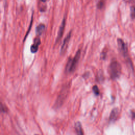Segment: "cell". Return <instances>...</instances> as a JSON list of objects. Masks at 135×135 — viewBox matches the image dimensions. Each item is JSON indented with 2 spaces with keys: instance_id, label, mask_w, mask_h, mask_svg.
<instances>
[{
  "instance_id": "6da1fadb",
  "label": "cell",
  "mask_w": 135,
  "mask_h": 135,
  "mask_svg": "<svg viewBox=\"0 0 135 135\" xmlns=\"http://www.w3.org/2000/svg\"><path fill=\"white\" fill-rule=\"evenodd\" d=\"M70 90V84H67L64 85L61 89L57 99L54 103V107L55 108H59L62 106L63 104L64 101L66 100Z\"/></svg>"
},
{
  "instance_id": "7a4b0ae2",
  "label": "cell",
  "mask_w": 135,
  "mask_h": 135,
  "mask_svg": "<svg viewBox=\"0 0 135 135\" xmlns=\"http://www.w3.org/2000/svg\"><path fill=\"white\" fill-rule=\"evenodd\" d=\"M108 71L111 79L118 78L121 72V67L120 63L117 61H113L109 65Z\"/></svg>"
},
{
  "instance_id": "3957f363",
  "label": "cell",
  "mask_w": 135,
  "mask_h": 135,
  "mask_svg": "<svg viewBox=\"0 0 135 135\" xmlns=\"http://www.w3.org/2000/svg\"><path fill=\"white\" fill-rule=\"evenodd\" d=\"M81 56V50H79L76 53L75 56L73 58H70L68 61L66 67V72L68 73H71L75 71L76 65L79 62Z\"/></svg>"
},
{
  "instance_id": "277c9868",
  "label": "cell",
  "mask_w": 135,
  "mask_h": 135,
  "mask_svg": "<svg viewBox=\"0 0 135 135\" xmlns=\"http://www.w3.org/2000/svg\"><path fill=\"white\" fill-rule=\"evenodd\" d=\"M71 31L68 34V35L66 36V37L64 39L63 43L61 48V51H60L61 54H64L66 52L67 49L68 47L69 43L70 41V38H71Z\"/></svg>"
},
{
  "instance_id": "5b68a950",
  "label": "cell",
  "mask_w": 135,
  "mask_h": 135,
  "mask_svg": "<svg viewBox=\"0 0 135 135\" xmlns=\"http://www.w3.org/2000/svg\"><path fill=\"white\" fill-rule=\"evenodd\" d=\"M65 25H66V19H65V17H64L62 21V23H61V25L59 27V31H58V35H57V40H56L57 43L59 41H60L61 39L62 38V36L63 35V34L64 32V29H65Z\"/></svg>"
},
{
  "instance_id": "8992f818",
  "label": "cell",
  "mask_w": 135,
  "mask_h": 135,
  "mask_svg": "<svg viewBox=\"0 0 135 135\" xmlns=\"http://www.w3.org/2000/svg\"><path fill=\"white\" fill-rule=\"evenodd\" d=\"M41 44V40L40 38L37 37L34 40L33 44L31 47L30 50L32 53H36L38 51L39 46Z\"/></svg>"
},
{
  "instance_id": "52a82bcc",
  "label": "cell",
  "mask_w": 135,
  "mask_h": 135,
  "mask_svg": "<svg viewBox=\"0 0 135 135\" xmlns=\"http://www.w3.org/2000/svg\"><path fill=\"white\" fill-rule=\"evenodd\" d=\"M119 115V110L118 108H114L110 113L109 117V121L110 122H114L117 119Z\"/></svg>"
},
{
  "instance_id": "ba28073f",
  "label": "cell",
  "mask_w": 135,
  "mask_h": 135,
  "mask_svg": "<svg viewBox=\"0 0 135 135\" xmlns=\"http://www.w3.org/2000/svg\"><path fill=\"white\" fill-rule=\"evenodd\" d=\"M118 45L119 46V48L120 50L122 52V53H125L127 52V47L126 46V44L124 42L120 39H118Z\"/></svg>"
},
{
  "instance_id": "9c48e42d",
  "label": "cell",
  "mask_w": 135,
  "mask_h": 135,
  "mask_svg": "<svg viewBox=\"0 0 135 135\" xmlns=\"http://www.w3.org/2000/svg\"><path fill=\"white\" fill-rule=\"evenodd\" d=\"M75 129L76 133V135H84L80 122L78 121L76 122L75 124Z\"/></svg>"
},
{
  "instance_id": "30bf717a",
  "label": "cell",
  "mask_w": 135,
  "mask_h": 135,
  "mask_svg": "<svg viewBox=\"0 0 135 135\" xmlns=\"http://www.w3.org/2000/svg\"><path fill=\"white\" fill-rule=\"evenodd\" d=\"M45 29V25L44 24H40L36 27V33L38 35H40Z\"/></svg>"
},
{
  "instance_id": "8fae6325",
  "label": "cell",
  "mask_w": 135,
  "mask_h": 135,
  "mask_svg": "<svg viewBox=\"0 0 135 135\" xmlns=\"http://www.w3.org/2000/svg\"><path fill=\"white\" fill-rule=\"evenodd\" d=\"M46 1H41L39 2V8L40 9V11L41 12H44L46 10V5L45 4H44V3H45Z\"/></svg>"
},
{
  "instance_id": "7c38bea8",
  "label": "cell",
  "mask_w": 135,
  "mask_h": 135,
  "mask_svg": "<svg viewBox=\"0 0 135 135\" xmlns=\"http://www.w3.org/2000/svg\"><path fill=\"white\" fill-rule=\"evenodd\" d=\"M93 91L94 93L96 95V96H98L99 95L100 93V91L99 89V88L96 85H94V86L93 87Z\"/></svg>"
},
{
  "instance_id": "4fadbf2b",
  "label": "cell",
  "mask_w": 135,
  "mask_h": 135,
  "mask_svg": "<svg viewBox=\"0 0 135 135\" xmlns=\"http://www.w3.org/2000/svg\"><path fill=\"white\" fill-rule=\"evenodd\" d=\"M104 5H105V2L103 1H100L97 4V7L99 9H101L104 7Z\"/></svg>"
},
{
  "instance_id": "5bb4252c",
  "label": "cell",
  "mask_w": 135,
  "mask_h": 135,
  "mask_svg": "<svg viewBox=\"0 0 135 135\" xmlns=\"http://www.w3.org/2000/svg\"><path fill=\"white\" fill-rule=\"evenodd\" d=\"M131 16L133 18H135V8L134 7L131 8Z\"/></svg>"
},
{
  "instance_id": "9a60e30c",
  "label": "cell",
  "mask_w": 135,
  "mask_h": 135,
  "mask_svg": "<svg viewBox=\"0 0 135 135\" xmlns=\"http://www.w3.org/2000/svg\"></svg>"
}]
</instances>
